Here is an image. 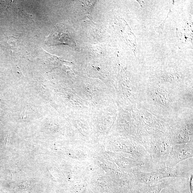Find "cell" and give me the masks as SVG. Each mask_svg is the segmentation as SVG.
Returning a JSON list of instances; mask_svg holds the SVG:
<instances>
[{
    "label": "cell",
    "mask_w": 193,
    "mask_h": 193,
    "mask_svg": "<svg viewBox=\"0 0 193 193\" xmlns=\"http://www.w3.org/2000/svg\"><path fill=\"white\" fill-rule=\"evenodd\" d=\"M189 185L190 188V191L191 193H193V174H191L190 176L189 179Z\"/></svg>",
    "instance_id": "cell-7"
},
{
    "label": "cell",
    "mask_w": 193,
    "mask_h": 193,
    "mask_svg": "<svg viewBox=\"0 0 193 193\" xmlns=\"http://www.w3.org/2000/svg\"><path fill=\"white\" fill-rule=\"evenodd\" d=\"M172 144L167 140L153 141L143 146L156 169L166 167V160L171 151Z\"/></svg>",
    "instance_id": "cell-2"
},
{
    "label": "cell",
    "mask_w": 193,
    "mask_h": 193,
    "mask_svg": "<svg viewBox=\"0 0 193 193\" xmlns=\"http://www.w3.org/2000/svg\"><path fill=\"white\" fill-rule=\"evenodd\" d=\"M133 173L135 184L149 185L167 178L189 179L193 173V166L189 167L186 165H183L179 163L174 167L160 168L150 172H143L137 168L134 169Z\"/></svg>",
    "instance_id": "cell-1"
},
{
    "label": "cell",
    "mask_w": 193,
    "mask_h": 193,
    "mask_svg": "<svg viewBox=\"0 0 193 193\" xmlns=\"http://www.w3.org/2000/svg\"><path fill=\"white\" fill-rule=\"evenodd\" d=\"M193 156L192 142L173 145L166 160L165 166L174 167L184 160L192 158Z\"/></svg>",
    "instance_id": "cell-4"
},
{
    "label": "cell",
    "mask_w": 193,
    "mask_h": 193,
    "mask_svg": "<svg viewBox=\"0 0 193 193\" xmlns=\"http://www.w3.org/2000/svg\"><path fill=\"white\" fill-rule=\"evenodd\" d=\"M171 13H172V11H171L170 9V10H169V12L167 14V17L163 20V21L162 22L160 26L155 28V30H156V31L159 33V35H160L163 34L165 23L166 20H167V18H168L169 16L170 15V14Z\"/></svg>",
    "instance_id": "cell-6"
},
{
    "label": "cell",
    "mask_w": 193,
    "mask_h": 193,
    "mask_svg": "<svg viewBox=\"0 0 193 193\" xmlns=\"http://www.w3.org/2000/svg\"><path fill=\"white\" fill-rule=\"evenodd\" d=\"M175 178L165 179L149 185L138 184L136 185V193H160L164 188L170 186Z\"/></svg>",
    "instance_id": "cell-5"
},
{
    "label": "cell",
    "mask_w": 193,
    "mask_h": 193,
    "mask_svg": "<svg viewBox=\"0 0 193 193\" xmlns=\"http://www.w3.org/2000/svg\"><path fill=\"white\" fill-rule=\"evenodd\" d=\"M45 43L49 46L64 44L75 49L77 48L73 30L62 23L55 26L47 38Z\"/></svg>",
    "instance_id": "cell-3"
}]
</instances>
